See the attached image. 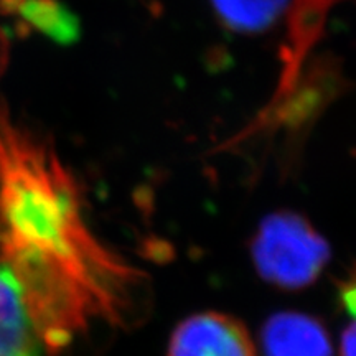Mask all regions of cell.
Segmentation results:
<instances>
[{
	"label": "cell",
	"mask_w": 356,
	"mask_h": 356,
	"mask_svg": "<svg viewBox=\"0 0 356 356\" xmlns=\"http://www.w3.org/2000/svg\"><path fill=\"white\" fill-rule=\"evenodd\" d=\"M0 259L24 287L48 351L92 318L126 320L142 274L89 229L73 177L50 145L0 115Z\"/></svg>",
	"instance_id": "6da1fadb"
},
{
	"label": "cell",
	"mask_w": 356,
	"mask_h": 356,
	"mask_svg": "<svg viewBox=\"0 0 356 356\" xmlns=\"http://www.w3.org/2000/svg\"><path fill=\"white\" fill-rule=\"evenodd\" d=\"M251 254L266 282L282 291H300L322 274L330 259V246L305 216L277 211L262 220Z\"/></svg>",
	"instance_id": "7a4b0ae2"
},
{
	"label": "cell",
	"mask_w": 356,
	"mask_h": 356,
	"mask_svg": "<svg viewBox=\"0 0 356 356\" xmlns=\"http://www.w3.org/2000/svg\"><path fill=\"white\" fill-rule=\"evenodd\" d=\"M341 0H292L289 8L287 37L282 47V71L273 101L264 111V119L274 114L296 92L302 66L322 37L328 13Z\"/></svg>",
	"instance_id": "3957f363"
},
{
	"label": "cell",
	"mask_w": 356,
	"mask_h": 356,
	"mask_svg": "<svg viewBox=\"0 0 356 356\" xmlns=\"http://www.w3.org/2000/svg\"><path fill=\"white\" fill-rule=\"evenodd\" d=\"M168 356H257V351L238 318L203 312L175 328Z\"/></svg>",
	"instance_id": "277c9868"
},
{
	"label": "cell",
	"mask_w": 356,
	"mask_h": 356,
	"mask_svg": "<svg viewBox=\"0 0 356 356\" xmlns=\"http://www.w3.org/2000/svg\"><path fill=\"white\" fill-rule=\"evenodd\" d=\"M47 351L19 277L0 259V356H44Z\"/></svg>",
	"instance_id": "5b68a950"
},
{
	"label": "cell",
	"mask_w": 356,
	"mask_h": 356,
	"mask_svg": "<svg viewBox=\"0 0 356 356\" xmlns=\"http://www.w3.org/2000/svg\"><path fill=\"white\" fill-rule=\"evenodd\" d=\"M264 356H333L332 341L317 318L299 312H280L262 328Z\"/></svg>",
	"instance_id": "8992f818"
},
{
	"label": "cell",
	"mask_w": 356,
	"mask_h": 356,
	"mask_svg": "<svg viewBox=\"0 0 356 356\" xmlns=\"http://www.w3.org/2000/svg\"><path fill=\"white\" fill-rule=\"evenodd\" d=\"M289 0H213L222 25L234 32L256 33L269 29Z\"/></svg>",
	"instance_id": "52a82bcc"
},
{
	"label": "cell",
	"mask_w": 356,
	"mask_h": 356,
	"mask_svg": "<svg viewBox=\"0 0 356 356\" xmlns=\"http://www.w3.org/2000/svg\"><path fill=\"white\" fill-rule=\"evenodd\" d=\"M20 15L51 35L61 33V37H65L68 30L65 26V12L58 10L51 0H29V2L25 0L20 3Z\"/></svg>",
	"instance_id": "ba28073f"
},
{
	"label": "cell",
	"mask_w": 356,
	"mask_h": 356,
	"mask_svg": "<svg viewBox=\"0 0 356 356\" xmlns=\"http://www.w3.org/2000/svg\"><path fill=\"white\" fill-rule=\"evenodd\" d=\"M355 323L350 322L348 327L345 328L343 335H341L340 356H355Z\"/></svg>",
	"instance_id": "9c48e42d"
}]
</instances>
